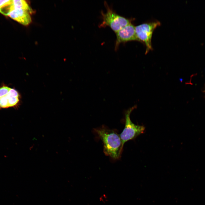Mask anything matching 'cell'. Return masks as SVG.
<instances>
[{"instance_id":"cell-1","label":"cell","mask_w":205,"mask_h":205,"mask_svg":"<svg viewBox=\"0 0 205 205\" xmlns=\"http://www.w3.org/2000/svg\"><path fill=\"white\" fill-rule=\"evenodd\" d=\"M94 131L102 142L105 154L114 160L119 159L121 157L124 145L120 134L116 130L103 125L94 128Z\"/></svg>"},{"instance_id":"cell-2","label":"cell","mask_w":205,"mask_h":205,"mask_svg":"<svg viewBox=\"0 0 205 205\" xmlns=\"http://www.w3.org/2000/svg\"><path fill=\"white\" fill-rule=\"evenodd\" d=\"M104 5L106 11L104 13L101 11L102 22L100 25V27L109 26L115 33L118 30L131 23L130 19L121 16L116 13L108 5L106 1Z\"/></svg>"},{"instance_id":"cell-3","label":"cell","mask_w":205,"mask_h":205,"mask_svg":"<svg viewBox=\"0 0 205 205\" xmlns=\"http://www.w3.org/2000/svg\"><path fill=\"white\" fill-rule=\"evenodd\" d=\"M161 24L158 21L145 23L135 27L137 37L139 42L143 43L146 46L145 54L153 50L151 39L154 30Z\"/></svg>"},{"instance_id":"cell-4","label":"cell","mask_w":205,"mask_h":205,"mask_svg":"<svg viewBox=\"0 0 205 205\" xmlns=\"http://www.w3.org/2000/svg\"><path fill=\"white\" fill-rule=\"evenodd\" d=\"M136 107L135 106L125 112V127L120 134L124 145L127 142L134 139L143 133L145 130V128L144 126L135 124L132 122L130 119L131 113Z\"/></svg>"},{"instance_id":"cell-5","label":"cell","mask_w":205,"mask_h":205,"mask_svg":"<svg viewBox=\"0 0 205 205\" xmlns=\"http://www.w3.org/2000/svg\"><path fill=\"white\" fill-rule=\"evenodd\" d=\"M135 27L131 23L116 33V40L115 45L116 51L118 49L121 43L132 41H139L136 36Z\"/></svg>"},{"instance_id":"cell-6","label":"cell","mask_w":205,"mask_h":205,"mask_svg":"<svg viewBox=\"0 0 205 205\" xmlns=\"http://www.w3.org/2000/svg\"><path fill=\"white\" fill-rule=\"evenodd\" d=\"M30 11L23 9H11L6 16L24 25H28L32 20Z\"/></svg>"},{"instance_id":"cell-7","label":"cell","mask_w":205,"mask_h":205,"mask_svg":"<svg viewBox=\"0 0 205 205\" xmlns=\"http://www.w3.org/2000/svg\"><path fill=\"white\" fill-rule=\"evenodd\" d=\"M20 96L15 89L11 88L9 92L0 98V108H5L13 107L18 104Z\"/></svg>"},{"instance_id":"cell-8","label":"cell","mask_w":205,"mask_h":205,"mask_svg":"<svg viewBox=\"0 0 205 205\" xmlns=\"http://www.w3.org/2000/svg\"><path fill=\"white\" fill-rule=\"evenodd\" d=\"M11 9H23L32 12L27 3L23 0H12L10 10Z\"/></svg>"},{"instance_id":"cell-9","label":"cell","mask_w":205,"mask_h":205,"mask_svg":"<svg viewBox=\"0 0 205 205\" xmlns=\"http://www.w3.org/2000/svg\"><path fill=\"white\" fill-rule=\"evenodd\" d=\"M10 89V88L6 86H3L0 88V98L7 94Z\"/></svg>"},{"instance_id":"cell-10","label":"cell","mask_w":205,"mask_h":205,"mask_svg":"<svg viewBox=\"0 0 205 205\" xmlns=\"http://www.w3.org/2000/svg\"><path fill=\"white\" fill-rule=\"evenodd\" d=\"M12 0H0V10L5 7L10 5Z\"/></svg>"}]
</instances>
